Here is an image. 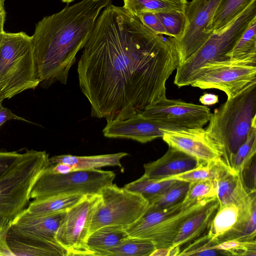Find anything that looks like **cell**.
Instances as JSON below:
<instances>
[{"instance_id": "cell-1", "label": "cell", "mask_w": 256, "mask_h": 256, "mask_svg": "<svg viewBox=\"0 0 256 256\" xmlns=\"http://www.w3.org/2000/svg\"><path fill=\"white\" fill-rule=\"evenodd\" d=\"M78 64L91 116L126 119L166 97V83L179 65L176 39L157 34L123 6L100 13Z\"/></svg>"}, {"instance_id": "cell-2", "label": "cell", "mask_w": 256, "mask_h": 256, "mask_svg": "<svg viewBox=\"0 0 256 256\" xmlns=\"http://www.w3.org/2000/svg\"><path fill=\"white\" fill-rule=\"evenodd\" d=\"M112 0H82L44 17L32 37L36 72L40 82L67 83L78 52L84 48L96 21Z\"/></svg>"}, {"instance_id": "cell-3", "label": "cell", "mask_w": 256, "mask_h": 256, "mask_svg": "<svg viewBox=\"0 0 256 256\" xmlns=\"http://www.w3.org/2000/svg\"><path fill=\"white\" fill-rule=\"evenodd\" d=\"M205 129L219 145L224 162L230 167V156L246 140L256 126V83L216 108Z\"/></svg>"}, {"instance_id": "cell-4", "label": "cell", "mask_w": 256, "mask_h": 256, "mask_svg": "<svg viewBox=\"0 0 256 256\" xmlns=\"http://www.w3.org/2000/svg\"><path fill=\"white\" fill-rule=\"evenodd\" d=\"M40 83L32 36L4 31L0 46V94L9 99Z\"/></svg>"}, {"instance_id": "cell-5", "label": "cell", "mask_w": 256, "mask_h": 256, "mask_svg": "<svg viewBox=\"0 0 256 256\" xmlns=\"http://www.w3.org/2000/svg\"><path fill=\"white\" fill-rule=\"evenodd\" d=\"M46 151L21 154L0 178V216L12 220L29 202L32 190L40 174L50 165Z\"/></svg>"}, {"instance_id": "cell-6", "label": "cell", "mask_w": 256, "mask_h": 256, "mask_svg": "<svg viewBox=\"0 0 256 256\" xmlns=\"http://www.w3.org/2000/svg\"><path fill=\"white\" fill-rule=\"evenodd\" d=\"M256 0H254L237 17L220 30L213 33L192 55L176 68L174 84L181 88L190 86L199 68L208 62L228 59L232 50L250 22L256 18Z\"/></svg>"}, {"instance_id": "cell-7", "label": "cell", "mask_w": 256, "mask_h": 256, "mask_svg": "<svg viewBox=\"0 0 256 256\" xmlns=\"http://www.w3.org/2000/svg\"><path fill=\"white\" fill-rule=\"evenodd\" d=\"M47 168L35 182L30 198L58 195L99 194L104 188L113 184L116 176L112 171L99 169L76 170L59 174L50 172Z\"/></svg>"}, {"instance_id": "cell-8", "label": "cell", "mask_w": 256, "mask_h": 256, "mask_svg": "<svg viewBox=\"0 0 256 256\" xmlns=\"http://www.w3.org/2000/svg\"><path fill=\"white\" fill-rule=\"evenodd\" d=\"M255 83L256 59H227L204 64L192 77L190 86L204 90L218 89L230 98Z\"/></svg>"}, {"instance_id": "cell-9", "label": "cell", "mask_w": 256, "mask_h": 256, "mask_svg": "<svg viewBox=\"0 0 256 256\" xmlns=\"http://www.w3.org/2000/svg\"><path fill=\"white\" fill-rule=\"evenodd\" d=\"M92 216L89 235L102 227L118 226L125 229L146 212L148 201L142 195L112 184L104 188Z\"/></svg>"}, {"instance_id": "cell-10", "label": "cell", "mask_w": 256, "mask_h": 256, "mask_svg": "<svg viewBox=\"0 0 256 256\" xmlns=\"http://www.w3.org/2000/svg\"><path fill=\"white\" fill-rule=\"evenodd\" d=\"M100 200V194L86 195L66 210L56 238L67 256H94L87 240L94 212Z\"/></svg>"}, {"instance_id": "cell-11", "label": "cell", "mask_w": 256, "mask_h": 256, "mask_svg": "<svg viewBox=\"0 0 256 256\" xmlns=\"http://www.w3.org/2000/svg\"><path fill=\"white\" fill-rule=\"evenodd\" d=\"M222 0H192L184 13L186 26L182 37L176 40L179 65L196 52L210 36L208 28Z\"/></svg>"}, {"instance_id": "cell-12", "label": "cell", "mask_w": 256, "mask_h": 256, "mask_svg": "<svg viewBox=\"0 0 256 256\" xmlns=\"http://www.w3.org/2000/svg\"><path fill=\"white\" fill-rule=\"evenodd\" d=\"M141 114L172 129L202 128L212 114L206 106L166 97L148 106Z\"/></svg>"}, {"instance_id": "cell-13", "label": "cell", "mask_w": 256, "mask_h": 256, "mask_svg": "<svg viewBox=\"0 0 256 256\" xmlns=\"http://www.w3.org/2000/svg\"><path fill=\"white\" fill-rule=\"evenodd\" d=\"M162 138L168 146L194 158L200 164L224 161L220 146L202 128H162Z\"/></svg>"}, {"instance_id": "cell-14", "label": "cell", "mask_w": 256, "mask_h": 256, "mask_svg": "<svg viewBox=\"0 0 256 256\" xmlns=\"http://www.w3.org/2000/svg\"><path fill=\"white\" fill-rule=\"evenodd\" d=\"M162 128H170L140 113L126 119L107 122L102 133L106 138L130 139L144 144L162 138Z\"/></svg>"}, {"instance_id": "cell-15", "label": "cell", "mask_w": 256, "mask_h": 256, "mask_svg": "<svg viewBox=\"0 0 256 256\" xmlns=\"http://www.w3.org/2000/svg\"><path fill=\"white\" fill-rule=\"evenodd\" d=\"M66 211L34 216L24 210L11 220L8 231L17 236L59 244L56 236Z\"/></svg>"}, {"instance_id": "cell-16", "label": "cell", "mask_w": 256, "mask_h": 256, "mask_svg": "<svg viewBox=\"0 0 256 256\" xmlns=\"http://www.w3.org/2000/svg\"><path fill=\"white\" fill-rule=\"evenodd\" d=\"M200 164L194 158L168 146L160 158L144 165V174L150 179L164 180L190 170Z\"/></svg>"}, {"instance_id": "cell-17", "label": "cell", "mask_w": 256, "mask_h": 256, "mask_svg": "<svg viewBox=\"0 0 256 256\" xmlns=\"http://www.w3.org/2000/svg\"><path fill=\"white\" fill-rule=\"evenodd\" d=\"M216 198L186 202L180 210L163 222L150 234L148 238L154 242L156 248L172 246L183 222Z\"/></svg>"}, {"instance_id": "cell-18", "label": "cell", "mask_w": 256, "mask_h": 256, "mask_svg": "<svg viewBox=\"0 0 256 256\" xmlns=\"http://www.w3.org/2000/svg\"><path fill=\"white\" fill-rule=\"evenodd\" d=\"M218 207V202L216 198L186 220L180 228L172 246H178L181 249L207 232Z\"/></svg>"}, {"instance_id": "cell-19", "label": "cell", "mask_w": 256, "mask_h": 256, "mask_svg": "<svg viewBox=\"0 0 256 256\" xmlns=\"http://www.w3.org/2000/svg\"><path fill=\"white\" fill-rule=\"evenodd\" d=\"M238 208L234 203L218 206L206 234L202 236L208 243L214 244L230 240L238 222Z\"/></svg>"}, {"instance_id": "cell-20", "label": "cell", "mask_w": 256, "mask_h": 256, "mask_svg": "<svg viewBox=\"0 0 256 256\" xmlns=\"http://www.w3.org/2000/svg\"><path fill=\"white\" fill-rule=\"evenodd\" d=\"M6 240L15 256H67L60 244L17 236L8 230Z\"/></svg>"}, {"instance_id": "cell-21", "label": "cell", "mask_w": 256, "mask_h": 256, "mask_svg": "<svg viewBox=\"0 0 256 256\" xmlns=\"http://www.w3.org/2000/svg\"><path fill=\"white\" fill-rule=\"evenodd\" d=\"M128 155L124 152L90 156L62 154L49 158L48 161L50 164L58 163L70 164L74 170L98 169L106 166H118L122 168L120 160Z\"/></svg>"}, {"instance_id": "cell-22", "label": "cell", "mask_w": 256, "mask_h": 256, "mask_svg": "<svg viewBox=\"0 0 256 256\" xmlns=\"http://www.w3.org/2000/svg\"><path fill=\"white\" fill-rule=\"evenodd\" d=\"M186 202L184 201L170 208L160 210H150L144 213L125 230L129 236L148 238L150 234L166 220L180 210Z\"/></svg>"}, {"instance_id": "cell-23", "label": "cell", "mask_w": 256, "mask_h": 256, "mask_svg": "<svg viewBox=\"0 0 256 256\" xmlns=\"http://www.w3.org/2000/svg\"><path fill=\"white\" fill-rule=\"evenodd\" d=\"M130 236L125 228L118 226H106L90 234L87 240L88 248L100 256V253L116 246Z\"/></svg>"}, {"instance_id": "cell-24", "label": "cell", "mask_w": 256, "mask_h": 256, "mask_svg": "<svg viewBox=\"0 0 256 256\" xmlns=\"http://www.w3.org/2000/svg\"><path fill=\"white\" fill-rule=\"evenodd\" d=\"M84 196L82 194L58 195L34 199L24 211L34 216L66 211L78 202Z\"/></svg>"}, {"instance_id": "cell-25", "label": "cell", "mask_w": 256, "mask_h": 256, "mask_svg": "<svg viewBox=\"0 0 256 256\" xmlns=\"http://www.w3.org/2000/svg\"><path fill=\"white\" fill-rule=\"evenodd\" d=\"M123 8L136 16L146 12H184L188 3L186 0H123Z\"/></svg>"}, {"instance_id": "cell-26", "label": "cell", "mask_w": 256, "mask_h": 256, "mask_svg": "<svg viewBox=\"0 0 256 256\" xmlns=\"http://www.w3.org/2000/svg\"><path fill=\"white\" fill-rule=\"evenodd\" d=\"M253 0H222L208 27V32L212 35L225 28Z\"/></svg>"}, {"instance_id": "cell-27", "label": "cell", "mask_w": 256, "mask_h": 256, "mask_svg": "<svg viewBox=\"0 0 256 256\" xmlns=\"http://www.w3.org/2000/svg\"><path fill=\"white\" fill-rule=\"evenodd\" d=\"M156 248L150 239L130 236L116 246L102 252L100 256H150Z\"/></svg>"}, {"instance_id": "cell-28", "label": "cell", "mask_w": 256, "mask_h": 256, "mask_svg": "<svg viewBox=\"0 0 256 256\" xmlns=\"http://www.w3.org/2000/svg\"><path fill=\"white\" fill-rule=\"evenodd\" d=\"M189 184L177 180L166 190L149 200L147 209L154 211L160 210L182 202L186 196Z\"/></svg>"}, {"instance_id": "cell-29", "label": "cell", "mask_w": 256, "mask_h": 256, "mask_svg": "<svg viewBox=\"0 0 256 256\" xmlns=\"http://www.w3.org/2000/svg\"><path fill=\"white\" fill-rule=\"evenodd\" d=\"M227 170H232L223 160L211 162L200 164L190 170L164 180L172 179L189 183L204 180H217Z\"/></svg>"}, {"instance_id": "cell-30", "label": "cell", "mask_w": 256, "mask_h": 256, "mask_svg": "<svg viewBox=\"0 0 256 256\" xmlns=\"http://www.w3.org/2000/svg\"><path fill=\"white\" fill-rule=\"evenodd\" d=\"M226 56L232 60L256 59V18Z\"/></svg>"}, {"instance_id": "cell-31", "label": "cell", "mask_w": 256, "mask_h": 256, "mask_svg": "<svg viewBox=\"0 0 256 256\" xmlns=\"http://www.w3.org/2000/svg\"><path fill=\"white\" fill-rule=\"evenodd\" d=\"M176 181L172 179L152 180L144 174L138 180L126 184L123 188L142 195L148 201L166 190Z\"/></svg>"}, {"instance_id": "cell-32", "label": "cell", "mask_w": 256, "mask_h": 256, "mask_svg": "<svg viewBox=\"0 0 256 256\" xmlns=\"http://www.w3.org/2000/svg\"><path fill=\"white\" fill-rule=\"evenodd\" d=\"M256 153V126H253L246 140L232 155L230 159V164L236 173H242L255 158Z\"/></svg>"}, {"instance_id": "cell-33", "label": "cell", "mask_w": 256, "mask_h": 256, "mask_svg": "<svg viewBox=\"0 0 256 256\" xmlns=\"http://www.w3.org/2000/svg\"><path fill=\"white\" fill-rule=\"evenodd\" d=\"M155 14L164 28L167 36L176 40L182 37L186 26L184 12L170 11Z\"/></svg>"}, {"instance_id": "cell-34", "label": "cell", "mask_w": 256, "mask_h": 256, "mask_svg": "<svg viewBox=\"0 0 256 256\" xmlns=\"http://www.w3.org/2000/svg\"><path fill=\"white\" fill-rule=\"evenodd\" d=\"M208 248L229 252L232 255L256 256V241H245L232 239L214 244H210Z\"/></svg>"}, {"instance_id": "cell-35", "label": "cell", "mask_w": 256, "mask_h": 256, "mask_svg": "<svg viewBox=\"0 0 256 256\" xmlns=\"http://www.w3.org/2000/svg\"><path fill=\"white\" fill-rule=\"evenodd\" d=\"M238 174L232 170H227L216 180V197L218 206L232 202Z\"/></svg>"}, {"instance_id": "cell-36", "label": "cell", "mask_w": 256, "mask_h": 256, "mask_svg": "<svg viewBox=\"0 0 256 256\" xmlns=\"http://www.w3.org/2000/svg\"><path fill=\"white\" fill-rule=\"evenodd\" d=\"M216 180H204L189 184L184 202L210 200L216 198Z\"/></svg>"}, {"instance_id": "cell-37", "label": "cell", "mask_w": 256, "mask_h": 256, "mask_svg": "<svg viewBox=\"0 0 256 256\" xmlns=\"http://www.w3.org/2000/svg\"><path fill=\"white\" fill-rule=\"evenodd\" d=\"M137 16L146 27L155 33L167 36L164 28L155 13L146 12Z\"/></svg>"}, {"instance_id": "cell-38", "label": "cell", "mask_w": 256, "mask_h": 256, "mask_svg": "<svg viewBox=\"0 0 256 256\" xmlns=\"http://www.w3.org/2000/svg\"><path fill=\"white\" fill-rule=\"evenodd\" d=\"M21 154L0 150V178L10 168Z\"/></svg>"}, {"instance_id": "cell-39", "label": "cell", "mask_w": 256, "mask_h": 256, "mask_svg": "<svg viewBox=\"0 0 256 256\" xmlns=\"http://www.w3.org/2000/svg\"><path fill=\"white\" fill-rule=\"evenodd\" d=\"M10 120H21L23 121L28 122L27 120L20 117L8 109L4 107L2 104L0 106V126L6 121Z\"/></svg>"}, {"instance_id": "cell-40", "label": "cell", "mask_w": 256, "mask_h": 256, "mask_svg": "<svg viewBox=\"0 0 256 256\" xmlns=\"http://www.w3.org/2000/svg\"><path fill=\"white\" fill-rule=\"evenodd\" d=\"M47 168L52 173L59 174H66L74 170L72 166L64 163L50 164Z\"/></svg>"}, {"instance_id": "cell-41", "label": "cell", "mask_w": 256, "mask_h": 256, "mask_svg": "<svg viewBox=\"0 0 256 256\" xmlns=\"http://www.w3.org/2000/svg\"><path fill=\"white\" fill-rule=\"evenodd\" d=\"M7 232L0 236V256H14L7 242Z\"/></svg>"}, {"instance_id": "cell-42", "label": "cell", "mask_w": 256, "mask_h": 256, "mask_svg": "<svg viewBox=\"0 0 256 256\" xmlns=\"http://www.w3.org/2000/svg\"><path fill=\"white\" fill-rule=\"evenodd\" d=\"M199 101L204 106H210L218 102V96L213 94L205 93L200 96Z\"/></svg>"}, {"instance_id": "cell-43", "label": "cell", "mask_w": 256, "mask_h": 256, "mask_svg": "<svg viewBox=\"0 0 256 256\" xmlns=\"http://www.w3.org/2000/svg\"><path fill=\"white\" fill-rule=\"evenodd\" d=\"M4 2L5 0H0V34L4 32V25L6 18Z\"/></svg>"}, {"instance_id": "cell-44", "label": "cell", "mask_w": 256, "mask_h": 256, "mask_svg": "<svg viewBox=\"0 0 256 256\" xmlns=\"http://www.w3.org/2000/svg\"><path fill=\"white\" fill-rule=\"evenodd\" d=\"M11 220L6 217L0 216V236L8 231Z\"/></svg>"}, {"instance_id": "cell-45", "label": "cell", "mask_w": 256, "mask_h": 256, "mask_svg": "<svg viewBox=\"0 0 256 256\" xmlns=\"http://www.w3.org/2000/svg\"><path fill=\"white\" fill-rule=\"evenodd\" d=\"M171 249V247L156 248L150 256H170Z\"/></svg>"}, {"instance_id": "cell-46", "label": "cell", "mask_w": 256, "mask_h": 256, "mask_svg": "<svg viewBox=\"0 0 256 256\" xmlns=\"http://www.w3.org/2000/svg\"><path fill=\"white\" fill-rule=\"evenodd\" d=\"M62 2L66 3L68 4L74 2L75 0H60Z\"/></svg>"}, {"instance_id": "cell-47", "label": "cell", "mask_w": 256, "mask_h": 256, "mask_svg": "<svg viewBox=\"0 0 256 256\" xmlns=\"http://www.w3.org/2000/svg\"><path fill=\"white\" fill-rule=\"evenodd\" d=\"M4 100V98L0 94V106L2 104V102Z\"/></svg>"}, {"instance_id": "cell-48", "label": "cell", "mask_w": 256, "mask_h": 256, "mask_svg": "<svg viewBox=\"0 0 256 256\" xmlns=\"http://www.w3.org/2000/svg\"><path fill=\"white\" fill-rule=\"evenodd\" d=\"M3 33L4 32L0 34V46L1 42H2V36H3Z\"/></svg>"}]
</instances>
